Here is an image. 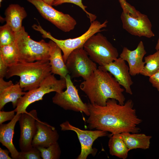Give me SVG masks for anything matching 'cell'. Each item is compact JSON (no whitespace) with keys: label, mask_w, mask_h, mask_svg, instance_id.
Wrapping results in <instances>:
<instances>
[{"label":"cell","mask_w":159,"mask_h":159,"mask_svg":"<svg viewBox=\"0 0 159 159\" xmlns=\"http://www.w3.org/2000/svg\"><path fill=\"white\" fill-rule=\"evenodd\" d=\"M87 105L90 114L86 122L90 129L110 132L112 134L136 133L140 131L138 126L142 120L137 116L131 100L123 105L115 99H110L105 106L90 103Z\"/></svg>","instance_id":"1"},{"label":"cell","mask_w":159,"mask_h":159,"mask_svg":"<svg viewBox=\"0 0 159 159\" xmlns=\"http://www.w3.org/2000/svg\"><path fill=\"white\" fill-rule=\"evenodd\" d=\"M80 87L92 104L105 106L110 99H115L120 105L125 103L124 89L110 72L98 68L81 83Z\"/></svg>","instance_id":"2"},{"label":"cell","mask_w":159,"mask_h":159,"mask_svg":"<svg viewBox=\"0 0 159 159\" xmlns=\"http://www.w3.org/2000/svg\"><path fill=\"white\" fill-rule=\"evenodd\" d=\"M51 74L49 61L18 62L8 67L5 77L8 79L14 76H19L20 86L26 91L39 87L44 79Z\"/></svg>","instance_id":"3"},{"label":"cell","mask_w":159,"mask_h":159,"mask_svg":"<svg viewBox=\"0 0 159 159\" xmlns=\"http://www.w3.org/2000/svg\"><path fill=\"white\" fill-rule=\"evenodd\" d=\"M15 43L18 62H33L49 61L50 46L49 42L42 39L37 42L32 39L23 27L16 34Z\"/></svg>","instance_id":"4"},{"label":"cell","mask_w":159,"mask_h":159,"mask_svg":"<svg viewBox=\"0 0 159 159\" xmlns=\"http://www.w3.org/2000/svg\"><path fill=\"white\" fill-rule=\"evenodd\" d=\"M107 20L102 23L95 20L91 23L88 29L81 36L74 38L64 40L55 38L50 32L44 30L39 24H34L32 27L34 30L39 32L43 38H48L57 45L63 52V57L65 63L69 55L73 50L83 47L85 43L91 36L103 31L102 29L107 27Z\"/></svg>","instance_id":"5"},{"label":"cell","mask_w":159,"mask_h":159,"mask_svg":"<svg viewBox=\"0 0 159 159\" xmlns=\"http://www.w3.org/2000/svg\"><path fill=\"white\" fill-rule=\"evenodd\" d=\"M83 48L90 58L99 66L113 62L119 56L117 49L99 32L90 38L84 45Z\"/></svg>","instance_id":"6"},{"label":"cell","mask_w":159,"mask_h":159,"mask_svg":"<svg viewBox=\"0 0 159 159\" xmlns=\"http://www.w3.org/2000/svg\"><path fill=\"white\" fill-rule=\"evenodd\" d=\"M54 74H50L46 77L38 87L29 91L19 100L14 109L17 113L22 114L26 111L28 107L32 103L42 100L44 95L51 92L61 93L66 88L65 78L57 79Z\"/></svg>","instance_id":"7"},{"label":"cell","mask_w":159,"mask_h":159,"mask_svg":"<svg viewBox=\"0 0 159 159\" xmlns=\"http://www.w3.org/2000/svg\"><path fill=\"white\" fill-rule=\"evenodd\" d=\"M65 64L72 77H81L84 80L97 69L96 63L89 57L83 46L73 50L69 55Z\"/></svg>","instance_id":"8"},{"label":"cell","mask_w":159,"mask_h":159,"mask_svg":"<svg viewBox=\"0 0 159 159\" xmlns=\"http://www.w3.org/2000/svg\"><path fill=\"white\" fill-rule=\"evenodd\" d=\"M66 89L61 93L56 92L52 97L53 102L64 109L83 112L87 116L90 113L87 104L84 103L78 94V91L68 74L65 77Z\"/></svg>","instance_id":"9"},{"label":"cell","mask_w":159,"mask_h":159,"mask_svg":"<svg viewBox=\"0 0 159 159\" xmlns=\"http://www.w3.org/2000/svg\"><path fill=\"white\" fill-rule=\"evenodd\" d=\"M26 1L36 7L43 17L64 32L73 30L76 25V20L70 15L55 9L42 0Z\"/></svg>","instance_id":"10"},{"label":"cell","mask_w":159,"mask_h":159,"mask_svg":"<svg viewBox=\"0 0 159 159\" xmlns=\"http://www.w3.org/2000/svg\"><path fill=\"white\" fill-rule=\"evenodd\" d=\"M60 126L62 130H72L76 133L81 146V152L77 159H86L90 154L95 156L97 149L92 148L93 142L98 138L105 136L107 134V132L103 130L80 129L72 125L67 121L61 124Z\"/></svg>","instance_id":"11"},{"label":"cell","mask_w":159,"mask_h":159,"mask_svg":"<svg viewBox=\"0 0 159 159\" xmlns=\"http://www.w3.org/2000/svg\"><path fill=\"white\" fill-rule=\"evenodd\" d=\"M122 27L131 34L150 38L155 36L148 16L138 11L136 16L122 11L120 16Z\"/></svg>","instance_id":"12"},{"label":"cell","mask_w":159,"mask_h":159,"mask_svg":"<svg viewBox=\"0 0 159 159\" xmlns=\"http://www.w3.org/2000/svg\"><path fill=\"white\" fill-rule=\"evenodd\" d=\"M37 119L35 110L21 114L19 120L20 129L19 146L21 151H27L32 147V142L37 131L36 121Z\"/></svg>","instance_id":"13"},{"label":"cell","mask_w":159,"mask_h":159,"mask_svg":"<svg viewBox=\"0 0 159 159\" xmlns=\"http://www.w3.org/2000/svg\"><path fill=\"white\" fill-rule=\"evenodd\" d=\"M98 68L110 72L124 88L126 93L132 94L131 86L133 82L129 72V67L122 58L120 57L109 64L99 66Z\"/></svg>","instance_id":"14"},{"label":"cell","mask_w":159,"mask_h":159,"mask_svg":"<svg viewBox=\"0 0 159 159\" xmlns=\"http://www.w3.org/2000/svg\"><path fill=\"white\" fill-rule=\"evenodd\" d=\"M146 53L142 41L139 42L134 50H131L125 47H123L120 57L127 62L131 76H135L142 72L145 64L143 59Z\"/></svg>","instance_id":"15"},{"label":"cell","mask_w":159,"mask_h":159,"mask_svg":"<svg viewBox=\"0 0 159 159\" xmlns=\"http://www.w3.org/2000/svg\"><path fill=\"white\" fill-rule=\"evenodd\" d=\"M36 124L37 130L32 140V147L47 148L57 142L59 135L54 127L38 118Z\"/></svg>","instance_id":"16"},{"label":"cell","mask_w":159,"mask_h":159,"mask_svg":"<svg viewBox=\"0 0 159 159\" xmlns=\"http://www.w3.org/2000/svg\"><path fill=\"white\" fill-rule=\"evenodd\" d=\"M21 114L16 113L14 117L9 122L6 124L2 123L0 125V142L8 149L12 158L14 159H18L19 155V152L16 149L13 142L14 129Z\"/></svg>","instance_id":"17"},{"label":"cell","mask_w":159,"mask_h":159,"mask_svg":"<svg viewBox=\"0 0 159 159\" xmlns=\"http://www.w3.org/2000/svg\"><path fill=\"white\" fill-rule=\"evenodd\" d=\"M5 20L16 33L20 31L23 26V20L27 16L24 8L17 4H9L6 9Z\"/></svg>","instance_id":"18"},{"label":"cell","mask_w":159,"mask_h":159,"mask_svg":"<svg viewBox=\"0 0 159 159\" xmlns=\"http://www.w3.org/2000/svg\"><path fill=\"white\" fill-rule=\"evenodd\" d=\"M49 42L50 46L49 61L51 72L59 75L60 78H65L69 72L63 60L62 50L52 41L50 40Z\"/></svg>","instance_id":"19"},{"label":"cell","mask_w":159,"mask_h":159,"mask_svg":"<svg viewBox=\"0 0 159 159\" xmlns=\"http://www.w3.org/2000/svg\"><path fill=\"white\" fill-rule=\"evenodd\" d=\"M130 133L124 132L120 133L129 151L133 149L146 150L149 148L151 136L143 133Z\"/></svg>","instance_id":"20"},{"label":"cell","mask_w":159,"mask_h":159,"mask_svg":"<svg viewBox=\"0 0 159 159\" xmlns=\"http://www.w3.org/2000/svg\"><path fill=\"white\" fill-rule=\"evenodd\" d=\"M19 82L13 85L0 92V110L7 103L11 102L14 108L16 107L21 97L26 93L23 91Z\"/></svg>","instance_id":"21"},{"label":"cell","mask_w":159,"mask_h":159,"mask_svg":"<svg viewBox=\"0 0 159 159\" xmlns=\"http://www.w3.org/2000/svg\"><path fill=\"white\" fill-rule=\"evenodd\" d=\"M110 154L119 158L126 159L128 157V148L124 141L121 134H112L109 140Z\"/></svg>","instance_id":"22"},{"label":"cell","mask_w":159,"mask_h":159,"mask_svg":"<svg viewBox=\"0 0 159 159\" xmlns=\"http://www.w3.org/2000/svg\"><path fill=\"white\" fill-rule=\"evenodd\" d=\"M144 62L145 65L140 74L150 77L159 69V50L154 54L145 57Z\"/></svg>","instance_id":"23"},{"label":"cell","mask_w":159,"mask_h":159,"mask_svg":"<svg viewBox=\"0 0 159 159\" xmlns=\"http://www.w3.org/2000/svg\"><path fill=\"white\" fill-rule=\"evenodd\" d=\"M0 57L8 67L18 62V54L15 42L10 45L0 46Z\"/></svg>","instance_id":"24"},{"label":"cell","mask_w":159,"mask_h":159,"mask_svg":"<svg viewBox=\"0 0 159 159\" xmlns=\"http://www.w3.org/2000/svg\"><path fill=\"white\" fill-rule=\"evenodd\" d=\"M16 34L6 23L0 27V46L12 44L15 41Z\"/></svg>","instance_id":"25"},{"label":"cell","mask_w":159,"mask_h":159,"mask_svg":"<svg viewBox=\"0 0 159 159\" xmlns=\"http://www.w3.org/2000/svg\"><path fill=\"white\" fill-rule=\"evenodd\" d=\"M37 148L40 152L42 159H58L60 158L61 151L57 142L47 148L41 147Z\"/></svg>","instance_id":"26"},{"label":"cell","mask_w":159,"mask_h":159,"mask_svg":"<svg viewBox=\"0 0 159 159\" xmlns=\"http://www.w3.org/2000/svg\"><path fill=\"white\" fill-rule=\"evenodd\" d=\"M64 3L73 4L80 7L87 14L91 23L96 20L97 18L96 15L89 12L86 10V9L87 7L83 4L82 0H55L52 6H57Z\"/></svg>","instance_id":"27"},{"label":"cell","mask_w":159,"mask_h":159,"mask_svg":"<svg viewBox=\"0 0 159 159\" xmlns=\"http://www.w3.org/2000/svg\"><path fill=\"white\" fill-rule=\"evenodd\" d=\"M40 152L36 147H32L30 150L26 151L19 152L18 159H41Z\"/></svg>","instance_id":"28"},{"label":"cell","mask_w":159,"mask_h":159,"mask_svg":"<svg viewBox=\"0 0 159 159\" xmlns=\"http://www.w3.org/2000/svg\"><path fill=\"white\" fill-rule=\"evenodd\" d=\"M15 110L10 111H0V125L4 122L12 120L15 116Z\"/></svg>","instance_id":"29"},{"label":"cell","mask_w":159,"mask_h":159,"mask_svg":"<svg viewBox=\"0 0 159 159\" xmlns=\"http://www.w3.org/2000/svg\"><path fill=\"white\" fill-rule=\"evenodd\" d=\"M123 11L130 14L134 13L135 8L128 3L125 0H118Z\"/></svg>","instance_id":"30"},{"label":"cell","mask_w":159,"mask_h":159,"mask_svg":"<svg viewBox=\"0 0 159 159\" xmlns=\"http://www.w3.org/2000/svg\"><path fill=\"white\" fill-rule=\"evenodd\" d=\"M149 81L153 87L159 92V69L155 74L149 77Z\"/></svg>","instance_id":"31"},{"label":"cell","mask_w":159,"mask_h":159,"mask_svg":"<svg viewBox=\"0 0 159 159\" xmlns=\"http://www.w3.org/2000/svg\"><path fill=\"white\" fill-rule=\"evenodd\" d=\"M8 66L0 57V78L5 77Z\"/></svg>","instance_id":"32"},{"label":"cell","mask_w":159,"mask_h":159,"mask_svg":"<svg viewBox=\"0 0 159 159\" xmlns=\"http://www.w3.org/2000/svg\"><path fill=\"white\" fill-rule=\"evenodd\" d=\"M13 85L14 84L11 80L6 82L4 80L3 78H0V92Z\"/></svg>","instance_id":"33"},{"label":"cell","mask_w":159,"mask_h":159,"mask_svg":"<svg viewBox=\"0 0 159 159\" xmlns=\"http://www.w3.org/2000/svg\"><path fill=\"white\" fill-rule=\"evenodd\" d=\"M10 152L8 150L2 149L0 148V159H11L9 154Z\"/></svg>","instance_id":"34"},{"label":"cell","mask_w":159,"mask_h":159,"mask_svg":"<svg viewBox=\"0 0 159 159\" xmlns=\"http://www.w3.org/2000/svg\"><path fill=\"white\" fill-rule=\"evenodd\" d=\"M46 3L51 6H52V4L55 0H42Z\"/></svg>","instance_id":"35"},{"label":"cell","mask_w":159,"mask_h":159,"mask_svg":"<svg viewBox=\"0 0 159 159\" xmlns=\"http://www.w3.org/2000/svg\"><path fill=\"white\" fill-rule=\"evenodd\" d=\"M155 48L156 51L159 50V38L157 41Z\"/></svg>","instance_id":"36"},{"label":"cell","mask_w":159,"mask_h":159,"mask_svg":"<svg viewBox=\"0 0 159 159\" xmlns=\"http://www.w3.org/2000/svg\"><path fill=\"white\" fill-rule=\"evenodd\" d=\"M2 0H0V6H1V3L2 2Z\"/></svg>","instance_id":"37"}]
</instances>
